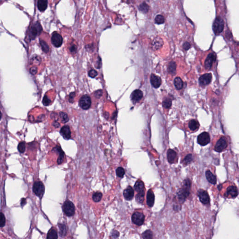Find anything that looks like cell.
Returning a JSON list of instances; mask_svg holds the SVG:
<instances>
[{"instance_id": "obj_1", "label": "cell", "mask_w": 239, "mask_h": 239, "mask_svg": "<svg viewBox=\"0 0 239 239\" xmlns=\"http://www.w3.org/2000/svg\"><path fill=\"white\" fill-rule=\"evenodd\" d=\"M191 186V182L189 179H187L183 181L182 187L177 192L178 199L180 202H183L189 195Z\"/></svg>"}, {"instance_id": "obj_2", "label": "cell", "mask_w": 239, "mask_h": 239, "mask_svg": "<svg viewBox=\"0 0 239 239\" xmlns=\"http://www.w3.org/2000/svg\"><path fill=\"white\" fill-rule=\"evenodd\" d=\"M62 209L65 214L68 217L74 215L75 212V207L74 203L69 200H67L63 204Z\"/></svg>"}, {"instance_id": "obj_3", "label": "cell", "mask_w": 239, "mask_h": 239, "mask_svg": "<svg viewBox=\"0 0 239 239\" xmlns=\"http://www.w3.org/2000/svg\"><path fill=\"white\" fill-rule=\"evenodd\" d=\"M33 192L37 196L41 198L45 192V187L41 181H36L33 186Z\"/></svg>"}, {"instance_id": "obj_4", "label": "cell", "mask_w": 239, "mask_h": 239, "mask_svg": "<svg viewBox=\"0 0 239 239\" xmlns=\"http://www.w3.org/2000/svg\"><path fill=\"white\" fill-rule=\"evenodd\" d=\"M224 28V22L220 17H217L213 24V31L216 35H218L222 32Z\"/></svg>"}, {"instance_id": "obj_5", "label": "cell", "mask_w": 239, "mask_h": 239, "mask_svg": "<svg viewBox=\"0 0 239 239\" xmlns=\"http://www.w3.org/2000/svg\"><path fill=\"white\" fill-rule=\"evenodd\" d=\"M42 27L40 23L36 22L31 27L30 32V38L33 40L36 38L37 36L40 34L42 31Z\"/></svg>"}, {"instance_id": "obj_6", "label": "cell", "mask_w": 239, "mask_h": 239, "mask_svg": "<svg viewBox=\"0 0 239 239\" xmlns=\"http://www.w3.org/2000/svg\"><path fill=\"white\" fill-rule=\"evenodd\" d=\"M79 105L82 109L87 110L89 109L91 105V99L88 95L82 96L79 101Z\"/></svg>"}, {"instance_id": "obj_7", "label": "cell", "mask_w": 239, "mask_h": 239, "mask_svg": "<svg viewBox=\"0 0 239 239\" xmlns=\"http://www.w3.org/2000/svg\"><path fill=\"white\" fill-rule=\"evenodd\" d=\"M145 220V215L143 213L139 212H135L132 216L133 222L138 226L142 225L144 223Z\"/></svg>"}, {"instance_id": "obj_8", "label": "cell", "mask_w": 239, "mask_h": 239, "mask_svg": "<svg viewBox=\"0 0 239 239\" xmlns=\"http://www.w3.org/2000/svg\"><path fill=\"white\" fill-rule=\"evenodd\" d=\"M227 146V142L226 139L224 137L220 138L217 142L214 149L216 151L220 152L226 149Z\"/></svg>"}, {"instance_id": "obj_9", "label": "cell", "mask_w": 239, "mask_h": 239, "mask_svg": "<svg viewBox=\"0 0 239 239\" xmlns=\"http://www.w3.org/2000/svg\"><path fill=\"white\" fill-rule=\"evenodd\" d=\"M210 141L209 134L208 133L203 132L199 135L198 137V142L201 146L208 145Z\"/></svg>"}, {"instance_id": "obj_10", "label": "cell", "mask_w": 239, "mask_h": 239, "mask_svg": "<svg viewBox=\"0 0 239 239\" xmlns=\"http://www.w3.org/2000/svg\"><path fill=\"white\" fill-rule=\"evenodd\" d=\"M51 43L56 47H59L63 43V38L57 32H55L51 37Z\"/></svg>"}, {"instance_id": "obj_11", "label": "cell", "mask_w": 239, "mask_h": 239, "mask_svg": "<svg viewBox=\"0 0 239 239\" xmlns=\"http://www.w3.org/2000/svg\"><path fill=\"white\" fill-rule=\"evenodd\" d=\"M198 196L201 202L204 204H207L210 202V198L206 191L203 189L199 190L198 192Z\"/></svg>"}, {"instance_id": "obj_12", "label": "cell", "mask_w": 239, "mask_h": 239, "mask_svg": "<svg viewBox=\"0 0 239 239\" xmlns=\"http://www.w3.org/2000/svg\"><path fill=\"white\" fill-rule=\"evenodd\" d=\"M216 56L214 53H211L208 54L205 62V68L206 69H210L213 65V64L216 60Z\"/></svg>"}, {"instance_id": "obj_13", "label": "cell", "mask_w": 239, "mask_h": 239, "mask_svg": "<svg viewBox=\"0 0 239 239\" xmlns=\"http://www.w3.org/2000/svg\"><path fill=\"white\" fill-rule=\"evenodd\" d=\"M212 79V76L211 74H205L199 79V83L202 86L207 85L211 82Z\"/></svg>"}, {"instance_id": "obj_14", "label": "cell", "mask_w": 239, "mask_h": 239, "mask_svg": "<svg viewBox=\"0 0 239 239\" xmlns=\"http://www.w3.org/2000/svg\"><path fill=\"white\" fill-rule=\"evenodd\" d=\"M60 134L65 140H69L71 137V132L68 126H65L61 129Z\"/></svg>"}, {"instance_id": "obj_15", "label": "cell", "mask_w": 239, "mask_h": 239, "mask_svg": "<svg viewBox=\"0 0 239 239\" xmlns=\"http://www.w3.org/2000/svg\"><path fill=\"white\" fill-rule=\"evenodd\" d=\"M53 150L58 153L59 156H58V158L57 160V162L58 165H61L64 161L65 153L62 149L60 146H56V147L53 149Z\"/></svg>"}, {"instance_id": "obj_16", "label": "cell", "mask_w": 239, "mask_h": 239, "mask_svg": "<svg viewBox=\"0 0 239 239\" xmlns=\"http://www.w3.org/2000/svg\"><path fill=\"white\" fill-rule=\"evenodd\" d=\"M143 97V93L140 90H135L132 93L131 95L132 101L134 102H138Z\"/></svg>"}, {"instance_id": "obj_17", "label": "cell", "mask_w": 239, "mask_h": 239, "mask_svg": "<svg viewBox=\"0 0 239 239\" xmlns=\"http://www.w3.org/2000/svg\"><path fill=\"white\" fill-rule=\"evenodd\" d=\"M238 190L234 186H230L227 188L226 191V196L230 197L231 198H234L238 195Z\"/></svg>"}, {"instance_id": "obj_18", "label": "cell", "mask_w": 239, "mask_h": 239, "mask_svg": "<svg viewBox=\"0 0 239 239\" xmlns=\"http://www.w3.org/2000/svg\"><path fill=\"white\" fill-rule=\"evenodd\" d=\"M150 82L153 87L157 88L160 87L162 81L160 77L153 74L150 77Z\"/></svg>"}, {"instance_id": "obj_19", "label": "cell", "mask_w": 239, "mask_h": 239, "mask_svg": "<svg viewBox=\"0 0 239 239\" xmlns=\"http://www.w3.org/2000/svg\"><path fill=\"white\" fill-rule=\"evenodd\" d=\"M123 196L127 200H131L134 196V191L131 186H128L123 192Z\"/></svg>"}, {"instance_id": "obj_20", "label": "cell", "mask_w": 239, "mask_h": 239, "mask_svg": "<svg viewBox=\"0 0 239 239\" xmlns=\"http://www.w3.org/2000/svg\"><path fill=\"white\" fill-rule=\"evenodd\" d=\"M163 41L159 37H157L154 39L152 43V47L154 50H158L161 48L163 45Z\"/></svg>"}, {"instance_id": "obj_21", "label": "cell", "mask_w": 239, "mask_h": 239, "mask_svg": "<svg viewBox=\"0 0 239 239\" xmlns=\"http://www.w3.org/2000/svg\"><path fill=\"white\" fill-rule=\"evenodd\" d=\"M155 196L151 190H149L147 192V204L149 207H152L154 204Z\"/></svg>"}, {"instance_id": "obj_22", "label": "cell", "mask_w": 239, "mask_h": 239, "mask_svg": "<svg viewBox=\"0 0 239 239\" xmlns=\"http://www.w3.org/2000/svg\"><path fill=\"white\" fill-rule=\"evenodd\" d=\"M176 158V153L174 150L169 149L167 151V159L170 163H174Z\"/></svg>"}, {"instance_id": "obj_23", "label": "cell", "mask_w": 239, "mask_h": 239, "mask_svg": "<svg viewBox=\"0 0 239 239\" xmlns=\"http://www.w3.org/2000/svg\"><path fill=\"white\" fill-rule=\"evenodd\" d=\"M134 189L135 191L138 192V193L144 192H145V185L142 181L141 180H138L134 186Z\"/></svg>"}, {"instance_id": "obj_24", "label": "cell", "mask_w": 239, "mask_h": 239, "mask_svg": "<svg viewBox=\"0 0 239 239\" xmlns=\"http://www.w3.org/2000/svg\"><path fill=\"white\" fill-rule=\"evenodd\" d=\"M48 0H38V7L41 12H43L47 8Z\"/></svg>"}, {"instance_id": "obj_25", "label": "cell", "mask_w": 239, "mask_h": 239, "mask_svg": "<svg viewBox=\"0 0 239 239\" xmlns=\"http://www.w3.org/2000/svg\"><path fill=\"white\" fill-rule=\"evenodd\" d=\"M206 176L207 180L212 184L215 185L217 182L216 176L210 170H207L206 172Z\"/></svg>"}, {"instance_id": "obj_26", "label": "cell", "mask_w": 239, "mask_h": 239, "mask_svg": "<svg viewBox=\"0 0 239 239\" xmlns=\"http://www.w3.org/2000/svg\"><path fill=\"white\" fill-rule=\"evenodd\" d=\"M58 238L57 230L53 228H51L48 233L47 239H56Z\"/></svg>"}, {"instance_id": "obj_27", "label": "cell", "mask_w": 239, "mask_h": 239, "mask_svg": "<svg viewBox=\"0 0 239 239\" xmlns=\"http://www.w3.org/2000/svg\"><path fill=\"white\" fill-rule=\"evenodd\" d=\"M199 127V122L195 119H192L189 122V128L192 131L197 130Z\"/></svg>"}, {"instance_id": "obj_28", "label": "cell", "mask_w": 239, "mask_h": 239, "mask_svg": "<svg viewBox=\"0 0 239 239\" xmlns=\"http://www.w3.org/2000/svg\"><path fill=\"white\" fill-rule=\"evenodd\" d=\"M174 85L175 86L176 89L180 90L183 87V82L182 80L179 77H176L174 79Z\"/></svg>"}, {"instance_id": "obj_29", "label": "cell", "mask_w": 239, "mask_h": 239, "mask_svg": "<svg viewBox=\"0 0 239 239\" xmlns=\"http://www.w3.org/2000/svg\"><path fill=\"white\" fill-rule=\"evenodd\" d=\"M58 226L59 229V234L61 237H64L66 236L67 231L66 226L65 224H58Z\"/></svg>"}, {"instance_id": "obj_30", "label": "cell", "mask_w": 239, "mask_h": 239, "mask_svg": "<svg viewBox=\"0 0 239 239\" xmlns=\"http://www.w3.org/2000/svg\"><path fill=\"white\" fill-rule=\"evenodd\" d=\"M102 197V194L101 192H96L92 195V200L95 202H99L101 201Z\"/></svg>"}, {"instance_id": "obj_31", "label": "cell", "mask_w": 239, "mask_h": 239, "mask_svg": "<svg viewBox=\"0 0 239 239\" xmlns=\"http://www.w3.org/2000/svg\"><path fill=\"white\" fill-rule=\"evenodd\" d=\"M176 69V65L173 61L170 62L168 65V71L170 74H174Z\"/></svg>"}, {"instance_id": "obj_32", "label": "cell", "mask_w": 239, "mask_h": 239, "mask_svg": "<svg viewBox=\"0 0 239 239\" xmlns=\"http://www.w3.org/2000/svg\"><path fill=\"white\" fill-rule=\"evenodd\" d=\"M40 44L41 46L42 50L46 53H48L50 49H49V47L48 45L47 44V43L45 41H44V40L40 39Z\"/></svg>"}, {"instance_id": "obj_33", "label": "cell", "mask_w": 239, "mask_h": 239, "mask_svg": "<svg viewBox=\"0 0 239 239\" xmlns=\"http://www.w3.org/2000/svg\"><path fill=\"white\" fill-rule=\"evenodd\" d=\"M149 9V7L145 3H143L139 6V10L144 13L148 12Z\"/></svg>"}, {"instance_id": "obj_34", "label": "cell", "mask_w": 239, "mask_h": 239, "mask_svg": "<svg viewBox=\"0 0 239 239\" xmlns=\"http://www.w3.org/2000/svg\"><path fill=\"white\" fill-rule=\"evenodd\" d=\"M136 200L139 203H142L145 199V192H141V193H138L136 195Z\"/></svg>"}, {"instance_id": "obj_35", "label": "cell", "mask_w": 239, "mask_h": 239, "mask_svg": "<svg viewBox=\"0 0 239 239\" xmlns=\"http://www.w3.org/2000/svg\"><path fill=\"white\" fill-rule=\"evenodd\" d=\"M155 23L158 24H161L165 23V19L164 17L161 15H157L155 18Z\"/></svg>"}, {"instance_id": "obj_36", "label": "cell", "mask_w": 239, "mask_h": 239, "mask_svg": "<svg viewBox=\"0 0 239 239\" xmlns=\"http://www.w3.org/2000/svg\"><path fill=\"white\" fill-rule=\"evenodd\" d=\"M18 151L21 153H24L26 149V146L24 142H21L18 144V147H17Z\"/></svg>"}, {"instance_id": "obj_37", "label": "cell", "mask_w": 239, "mask_h": 239, "mask_svg": "<svg viewBox=\"0 0 239 239\" xmlns=\"http://www.w3.org/2000/svg\"><path fill=\"white\" fill-rule=\"evenodd\" d=\"M142 238L145 239H151L153 237V233L150 230H147L142 234Z\"/></svg>"}, {"instance_id": "obj_38", "label": "cell", "mask_w": 239, "mask_h": 239, "mask_svg": "<svg viewBox=\"0 0 239 239\" xmlns=\"http://www.w3.org/2000/svg\"><path fill=\"white\" fill-rule=\"evenodd\" d=\"M60 117L62 122L63 123H66V122H67L68 121H69V119H68L67 115L65 113L62 112L60 113Z\"/></svg>"}, {"instance_id": "obj_39", "label": "cell", "mask_w": 239, "mask_h": 239, "mask_svg": "<svg viewBox=\"0 0 239 239\" xmlns=\"http://www.w3.org/2000/svg\"><path fill=\"white\" fill-rule=\"evenodd\" d=\"M116 172V175L119 177L122 178L123 176L124 175L125 170L122 167H119L117 168Z\"/></svg>"}, {"instance_id": "obj_40", "label": "cell", "mask_w": 239, "mask_h": 239, "mask_svg": "<svg viewBox=\"0 0 239 239\" xmlns=\"http://www.w3.org/2000/svg\"><path fill=\"white\" fill-rule=\"evenodd\" d=\"M172 104V102L171 99H166L163 102V106L164 108H169L171 107Z\"/></svg>"}, {"instance_id": "obj_41", "label": "cell", "mask_w": 239, "mask_h": 239, "mask_svg": "<svg viewBox=\"0 0 239 239\" xmlns=\"http://www.w3.org/2000/svg\"><path fill=\"white\" fill-rule=\"evenodd\" d=\"M6 223V219L5 216L3 214V213H1L0 215V226L1 228L3 227Z\"/></svg>"}, {"instance_id": "obj_42", "label": "cell", "mask_w": 239, "mask_h": 239, "mask_svg": "<svg viewBox=\"0 0 239 239\" xmlns=\"http://www.w3.org/2000/svg\"><path fill=\"white\" fill-rule=\"evenodd\" d=\"M183 161H184V162L186 165L190 163L192 161V154H189L188 155L186 156Z\"/></svg>"}, {"instance_id": "obj_43", "label": "cell", "mask_w": 239, "mask_h": 239, "mask_svg": "<svg viewBox=\"0 0 239 239\" xmlns=\"http://www.w3.org/2000/svg\"><path fill=\"white\" fill-rule=\"evenodd\" d=\"M51 102V100L49 99L47 96H46V95L44 96L43 100V103L44 105L46 106H48L50 104Z\"/></svg>"}, {"instance_id": "obj_44", "label": "cell", "mask_w": 239, "mask_h": 239, "mask_svg": "<svg viewBox=\"0 0 239 239\" xmlns=\"http://www.w3.org/2000/svg\"><path fill=\"white\" fill-rule=\"evenodd\" d=\"M97 75H98V73H97V72L94 70H90L89 73H88V75H89L90 77L92 78H95V77L97 76Z\"/></svg>"}, {"instance_id": "obj_45", "label": "cell", "mask_w": 239, "mask_h": 239, "mask_svg": "<svg viewBox=\"0 0 239 239\" xmlns=\"http://www.w3.org/2000/svg\"><path fill=\"white\" fill-rule=\"evenodd\" d=\"M70 51L72 53H75L77 51V47L75 45H72L70 48Z\"/></svg>"}, {"instance_id": "obj_46", "label": "cell", "mask_w": 239, "mask_h": 239, "mask_svg": "<svg viewBox=\"0 0 239 239\" xmlns=\"http://www.w3.org/2000/svg\"><path fill=\"white\" fill-rule=\"evenodd\" d=\"M183 47L185 50H188L191 47V44L188 42H186L183 44Z\"/></svg>"}, {"instance_id": "obj_47", "label": "cell", "mask_w": 239, "mask_h": 239, "mask_svg": "<svg viewBox=\"0 0 239 239\" xmlns=\"http://www.w3.org/2000/svg\"><path fill=\"white\" fill-rule=\"evenodd\" d=\"M102 94V90H98L95 93V96L97 98H99Z\"/></svg>"}, {"instance_id": "obj_48", "label": "cell", "mask_w": 239, "mask_h": 239, "mask_svg": "<svg viewBox=\"0 0 239 239\" xmlns=\"http://www.w3.org/2000/svg\"><path fill=\"white\" fill-rule=\"evenodd\" d=\"M30 72L31 74L34 75L37 72V68L36 67H33L31 68L30 69Z\"/></svg>"}, {"instance_id": "obj_49", "label": "cell", "mask_w": 239, "mask_h": 239, "mask_svg": "<svg viewBox=\"0 0 239 239\" xmlns=\"http://www.w3.org/2000/svg\"><path fill=\"white\" fill-rule=\"evenodd\" d=\"M119 233L117 231H113L112 234V236L113 238H117L119 236Z\"/></svg>"}, {"instance_id": "obj_50", "label": "cell", "mask_w": 239, "mask_h": 239, "mask_svg": "<svg viewBox=\"0 0 239 239\" xmlns=\"http://www.w3.org/2000/svg\"><path fill=\"white\" fill-rule=\"evenodd\" d=\"M74 92H72V93L70 94V98H69V101H70V102H72V100H74Z\"/></svg>"}, {"instance_id": "obj_51", "label": "cell", "mask_w": 239, "mask_h": 239, "mask_svg": "<svg viewBox=\"0 0 239 239\" xmlns=\"http://www.w3.org/2000/svg\"><path fill=\"white\" fill-rule=\"evenodd\" d=\"M26 204V199L25 198H23L21 199V205L22 206H24V205Z\"/></svg>"}]
</instances>
